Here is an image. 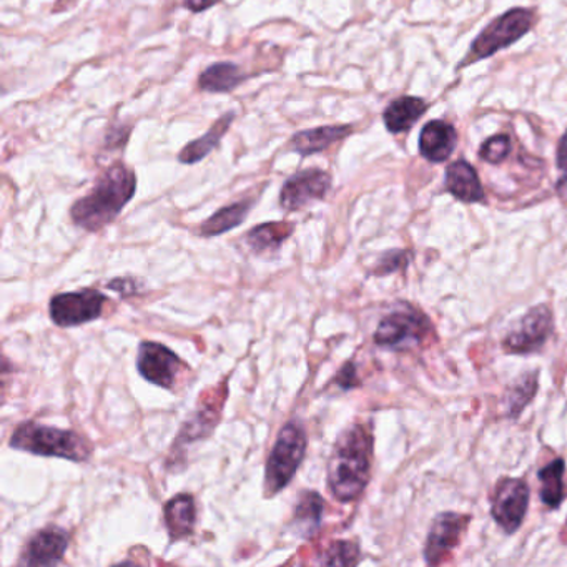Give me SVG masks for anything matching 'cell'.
I'll use <instances>...</instances> for the list:
<instances>
[{"label":"cell","instance_id":"5","mask_svg":"<svg viewBox=\"0 0 567 567\" xmlns=\"http://www.w3.org/2000/svg\"><path fill=\"white\" fill-rule=\"evenodd\" d=\"M534 22V14L528 11V9L522 8L511 9V11H507L506 14L494 19V21L484 28L483 33L476 37L466 64L493 57L494 53L500 52V50L518 42L521 37H525L526 34L531 30Z\"/></svg>","mask_w":567,"mask_h":567},{"label":"cell","instance_id":"33","mask_svg":"<svg viewBox=\"0 0 567 567\" xmlns=\"http://www.w3.org/2000/svg\"><path fill=\"white\" fill-rule=\"evenodd\" d=\"M109 288L113 289V292H122V295L127 296L132 295V293L137 292V286H135L134 279H115L109 283Z\"/></svg>","mask_w":567,"mask_h":567},{"label":"cell","instance_id":"28","mask_svg":"<svg viewBox=\"0 0 567 567\" xmlns=\"http://www.w3.org/2000/svg\"><path fill=\"white\" fill-rule=\"evenodd\" d=\"M511 153V140L507 135H494L484 141L480 150V157L488 163H501Z\"/></svg>","mask_w":567,"mask_h":567},{"label":"cell","instance_id":"27","mask_svg":"<svg viewBox=\"0 0 567 567\" xmlns=\"http://www.w3.org/2000/svg\"><path fill=\"white\" fill-rule=\"evenodd\" d=\"M215 424L217 418L212 416V408L198 411L194 420L185 423L184 430H182L181 433V440L195 441L198 440V437L207 436Z\"/></svg>","mask_w":567,"mask_h":567},{"label":"cell","instance_id":"34","mask_svg":"<svg viewBox=\"0 0 567 567\" xmlns=\"http://www.w3.org/2000/svg\"><path fill=\"white\" fill-rule=\"evenodd\" d=\"M222 0H184V8L188 11L198 14V12L208 11L213 5L220 4Z\"/></svg>","mask_w":567,"mask_h":567},{"label":"cell","instance_id":"26","mask_svg":"<svg viewBox=\"0 0 567 567\" xmlns=\"http://www.w3.org/2000/svg\"><path fill=\"white\" fill-rule=\"evenodd\" d=\"M360 563V547L352 541H336L320 559L324 566H356Z\"/></svg>","mask_w":567,"mask_h":567},{"label":"cell","instance_id":"10","mask_svg":"<svg viewBox=\"0 0 567 567\" xmlns=\"http://www.w3.org/2000/svg\"><path fill=\"white\" fill-rule=\"evenodd\" d=\"M332 190V175L320 169H307L289 176L280 192V205L286 212H296L313 201L323 200Z\"/></svg>","mask_w":567,"mask_h":567},{"label":"cell","instance_id":"23","mask_svg":"<svg viewBox=\"0 0 567 567\" xmlns=\"http://www.w3.org/2000/svg\"><path fill=\"white\" fill-rule=\"evenodd\" d=\"M295 225L288 222L261 223L247 233V244L255 254L279 250L283 242L292 235Z\"/></svg>","mask_w":567,"mask_h":567},{"label":"cell","instance_id":"6","mask_svg":"<svg viewBox=\"0 0 567 567\" xmlns=\"http://www.w3.org/2000/svg\"><path fill=\"white\" fill-rule=\"evenodd\" d=\"M430 330V320L421 311L415 310L409 305H399V308L386 315L378 324L374 343L384 348L418 345L423 342Z\"/></svg>","mask_w":567,"mask_h":567},{"label":"cell","instance_id":"32","mask_svg":"<svg viewBox=\"0 0 567 567\" xmlns=\"http://www.w3.org/2000/svg\"><path fill=\"white\" fill-rule=\"evenodd\" d=\"M336 384L343 390H352V387L358 386L360 384V380H358V374H356L355 363L348 361V363L343 365L342 370H340L338 377L335 378Z\"/></svg>","mask_w":567,"mask_h":567},{"label":"cell","instance_id":"4","mask_svg":"<svg viewBox=\"0 0 567 567\" xmlns=\"http://www.w3.org/2000/svg\"><path fill=\"white\" fill-rule=\"evenodd\" d=\"M307 453V433L298 421L280 430L264 468V496L272 497L288 486Z\"/></svg>","mask_w":567,"mask_h":567},{"label":"cell","instance_id":"29","mask_svg":"<svg viewBox=\"0 0 567 567\" xmlns=\"http://www.w3.org/2000/svg\"><path fill=\"white\" fill-rule=\"evenodd\" d=\"M557 169L560 172L559 182H557V194L560 200L567 204V132L560 138L557 145Z\"/></svg>","mask_w":567,"mask_h":567},{"label":"cell","instance_id":"31","mask_svg":"<svg viewBox=\"0 0 567 567\" xmlns=\"http://www.w3.org/2000/svg\"><path fill=\"white\" fill-rule=\"evenodd\" d=\"M405 263H408V261H406V251H390V254L381 258L377 273L384 275V273L395 272V270H398V268H402Z\"/></svg>","mask_w":567,"mask_h":567},{"label":"cell","instance_id":"24","mask_svg":"<svg viewBox=\"0 0 567 567\" xmlns=\"http://www.w3.org/2000/svg\"><path fill=\"white\" fill-rule=\"evenodd\" d=\"M564 471H566V465L563 459H556L544 466L538 474L541 481V500L553 509L560 506L567 494L566 486H564Z\"/></svg>","mask_w":567,"mask_h":567},{"label":"cell","instance_id":"21","mask_svg":"<svg viewBox=\"0 0 567 567\" xmlns=\"http://www.w3.org/2000/svg\"><path fill=\"white\" fill-rule=\"evenodd\" d=\"M323 497L315 491H304L293 513L292 528L296 535L310 540L320 531L323 519Z\"/></svg>","mask_w":567,"mask_h":567},{"label":"cell","instance_id":"9","mask_svg":"<svg viewBox=\"0 0 567 567\" xmlns=\"http://www.w3.org/2000/svg\"><path fill=\"white\" fill-rule=\"evenodd\" d=\"M529 494L528 483L519 478H504L496 484L491 515L507 534L521 528L528 513Z\"/></svg>","mask_w":567,"mask_h":567},{"label":"cell","instance_id":"12","mask_svg":"<svg viewBox=\"0 0 567 567\" xmlns=\"http://www.w3.org/2000/svg\"><path fill=\"white\" fill-rule=\"evenodd\" d=\"M469 521V516L456 513H443L434 519L424 546V559L430 566L443 563L456 550Z\"/></svg>","mask_w":567,"mask_h":567},{"label":"cell","instance_id":"3","mask_svg":"<svg viewBox=\"0 0 567 567\" xmlns=\"http://www.w3.org/2000/svg\"><path fill=\"white\" fill-rule=\"evenodd\" d=\"M9 446L30 455L85 463L93 456V446L81 434L61 428L27 421L12 433Z\"/></svg>","mask_w":567,"mask_h":567},{"label":"cell","instance_id":"14","mask_svg":"<svg viewBox=\"0 0 567 567\" xmlns=\"http://www.w3.org/2000/svg\"><path fill=\"white\" fill-rule=\"evenodd\" d=\"M456 145H458V134L455 127L446 122H430L421 131L420 152L430 162H446L455 152Z\"/></svg>","mask_w":567,"mask_h":567},{"label":"cell","instance_id":"1","mask_svg":"<svg viewBox=\"0 0 567 567\" xmlns=\"http://www.w3.org/2000/svg\"><path fill=\"white\" fill-rule=\"evenodd\" d=\"M373 436L363 424L343 431L328 463V488L342 503H352L370 483Z\"/></svg>","mask_w":567,"mask_h":567},{"label":"cell","instance_id":"7","mask_svg":"<svg viewBox=\"0 0 567 567\" xmlns=\"http://www.w3.org/2000/svg\"><path fill=\"white\" fill-rule=\"evenodd\" d=\"M554 332L553 311L547 305L531 308L504 338L503 348L511 355L538 353Z\"/></svg>","mask_w":567,"mask_h":567},{"label":"cell","instance_id":"22","mask_svg":"<svg viewBox=\"0 0 567 567\" xmlns=\"http://www.w3.org/2000/svg\"><path fill=\"white\" fill-rule=\"evenodd\" d=\"M251 200L235 201L229 207L220 208L219 212L213 213L210 219L205 220L200 225L201 236H219L242 225L250 213Z\"/></svg>","mask_w":567,"mask_h":567},{"label":"cell","instance_id":"11","mask_svg":"<svg viewBox=\"0 0 567 567\" xmlns=\"http://www.w3.org/2000/svg\"><path fill=\"white\" fill-rule=\"evenodd\" d=\"M137 370L150 383L172 390L176 377L184 370V363L167 346L156 342H144L138 346Z\"/></svg>","mask_w":567,"mask_h":567},{"label":"cell","instance_id":"13","mask_svg":"<svg viewBox=\"0 0 567 567\" xmlns=\"http://www.w3.org/2000/svg\"><path fill=\"white\" fill-rule=\"evenodd\" d=\"M69 534L61 528L42 529L34 534L22 551V566H56L64 559Z\"/></svg>","mask_w":567,"mask_h":567},{"label":"cell","instance_id":"17","mask_svg":"<svg viewBox=\"0 0 567 567\" xmlns=\"http://www.w3.org/2000/svg\"><path fill=\"white\" fill-rule=\"evenodd\" d=\"M197 509L192 494L181 493L165 504V525L170 540L181 541L194 532Z\"/></svg>","mask_w":567,"mask_h":567},{"label":"cell","instance_id":"25","mask_svg":"<svg viewBox=\"0 0 567 567\" xmlns=\"http://www.w3.org/2000/svg\"><path fill=\"white\" fill-rule=\"evenodd\" d=\"M538 392V371L522 374L506 393V408L511 418H518L522 409L534 399Z\"/></svg>","mask_w":567,"mask_h":567},{"label":"cell","instance_id":"16","mask_svg":"<svg viewBox=\"0 0 567 567\" xmlns=\"http://www.w3.org/2000/svg\"><path fill=\"white\" fill-rule=\"evenodd\" d=\"M446 190L465 204L484 200L483 185L476 170L465 160L452 163L446 170Z\"/></svg>","mask_w":567,"mask_h":567},{"label":"cell","instance_id":"20","mask_svg":"<svg viewBox=\"0 0 567 567\" xmlns=\"http://www.w3.org/2000/svg\"><path fill=\"white\" fill-rule=\"evenodd\" d=\"M235 112L223 113L204 137L195 138V140L182 148V152L178 153V160L185 163V165H195V163L201 162L208 153H212L219 147L220 141H222V138L225 137L226 132L235 122Z\"/></svg>","mask_w":567,"mask_h":567},{"label":"cell","instance_id":"30","mask_svg":"<svg viewBox=\"0 0 567 567\" xmlns=\"http://www.w3.org/2000/svg\"><path fill=\"white\" fill-rule=\"evenodd\" d=\"M131 125H113V127L107 132L106 147L110 148V150L124 147L128 141V137H131Z\"/></svg>","mask_w":567,"mask_h":567},{"label":"cell","instance_id":"2","mask_svg":"<svg viewBox=\"0 0 567 567\" xmlns=\"http://www.w3.org/2000/svg\"><path fill=\"white\" fill-rule=\"evenodd\" d=\"M137 190V176L125 163L115 162L97 178L93 192L78 198L71 208L75 225L99 232L121 215Z\"/></svg>","mask_w":567,"mask_h":567},{"label":"cell","instance_id":"19","mask_svg":"<svg viewBox=\"0 0 567 567\" xmlns=\"http://www.w3.org/2000/svg\"><path fill=\"white\" fill-rule=\"evenodd\" d=\"M427 110V102L420 97H399L384 109V125L392 134H403L411 131L412 125L420 121Z\"/></svg>","mask_w":567,"mask_h":567},{"label":"cell","instance_id":"15","mask_svg":"<svg viewBox=\"0 0 567 567\" xmlns=\"http://www.w3.org/2000/svg\"><path fill=\"white\" fill-rule=\"evenodd\" d=\"M352 125H321L293 135L289 145L293 152L300 153L301 157H310L324 152L326 148L352 135Z\"/></svg>","mask_w":567,"mask_h":567},{"label":"cell","instance_id":"18","mask_svg":"<svg viewBox=\"0 0 567 567\" xmlns=\"http://www.w3.org/2000/svg\"><path fill=\"white\" fill-rule=\"evenodd\" d=\"M247 77L248 75L241 65L233 64V62H217V64L208 65L198 75L197 84L204 93L229 94L238 85L244 84Z\"/></svg>","mask_w":567,"mask_h":567},{"label":"cell","instance_id":"8","mask_svg":"<svg viewBox=\"0 0 567 567\" xmlns=\"http://www.w3.org/2000/svg\"><path fill=\"white\" fill-rule=\"evenodd\" d=\"M107 296L99 289L85 288L82 292L61 293L53 296L49 305L50 318L57 326H81L97 320L106 307Z\"/></svg>","mask_w":567,"mask_h":567}]
</instances>
